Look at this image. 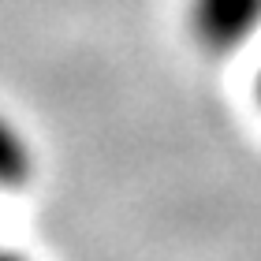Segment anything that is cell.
<instances>
[{"label": "cell", "mask_w": 261, "mask_h": 261, "mask_svg": "<svg viewBox=\"0 0 261 261\" xmlns=\"http://www.w3.org/2000/svg\"><path fill=\"white\" fill-rule=\"evenodd\" d=\"M187 30L209 56H231L261 34V0H191Z\"/></svg>", "instance_id": "cell-1"}, {"label": "cell", "mask_w": 261, "mask_h": 261, "mask_svg": "<svg viewBox=\"0 0 261 261\" xmlns=\"http://www.w3.org/2000/svg\"><path fill=\"white\" fill-rule=\"evenodd\" d=\"M34 175V153L27 135L0 112V191H22Z\"/></svg>", "instance_id": "cell-2"}, {"label": "cell", "mask_w": 261, "mask_h": 261, "mask_svg": "<svg viewBox=\"0 0 261 261\" xmlns=\"http://www.w3.org/2000/svg\"><path fill=\"white\" fill-rule=\"evenodd\" d=\"M0 261H30V257H22L19 250H8V246H0Z\"/></svg>", "instance_id": "cell-3"}, {"label": "cell", "mask_w": 261, "mask_h": 261, "mask_svg": "<svg viewBox=\"0 0 261 261\" xmlns=\"http://www.w3.org/2000/svg\"><path fill=\"white\" fill-rule=\"evenodd\" d=\"M254 93H257V105H261V71H257V82H254Z\"/></svg>", "instance_id": "cell-4"}]
</instances>
